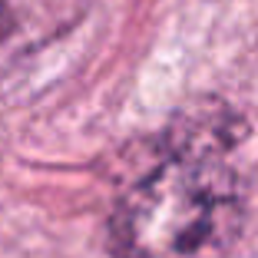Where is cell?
I'll use <instances>...</instances> for the list:
<instances>
[{
  "label": "cell",
  "mask_w": 258,
  "mask_h": 258,
  "mask_svg": "<svg viewBox=\"0 0 258 258\" xmlns=\"http://www.w3.org/2000/svg\"><path fill=\"white\" fill-rule=\"evenodd\" d=\"M245 126L199 103L172 126L166 159L122 196L113 219L122 258H225L245 225V185L225 162Z\"/></svg>",
  "instance_id": "1"
}]
</instances>
